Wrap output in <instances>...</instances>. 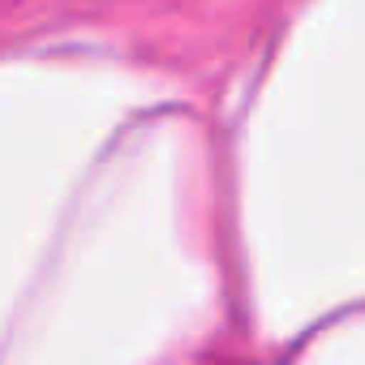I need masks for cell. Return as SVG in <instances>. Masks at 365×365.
I'll list each match as a JSON object with an SVG mask.
<instances>
[]
</instances>
